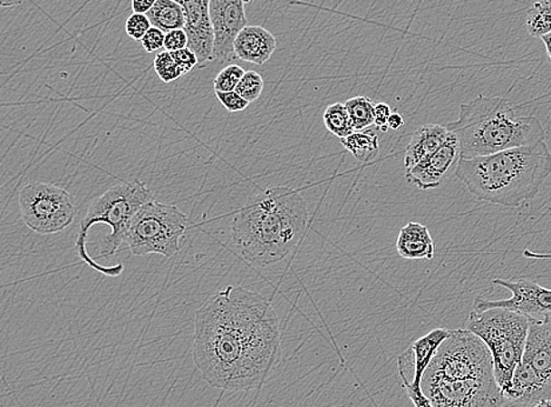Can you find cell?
I'll return each mask as SVG.
<instances>
[{
	"label": "cell",
	"mask_w": 551,
	"mask_h": 407,
	"mask_svg": "<svg viewBox=\"0 0 551 407\" xmlns=\"http://www.w3.org/2000/svg\"><path fill=\"white\" fill-rule=\"evenodd\" d=\"M450 330L438 327L411 344V349L398 359L399 373H413L408 382L401 379L403 389L415 407H434L422 390L423 375L435 357L436 351L450 337Z\"/></svg>",
	"instance_id": "cell-13"
},
{
	"label": "cell",
	"mask_w": 551,
	"mask_h": 407,
	"mask_svg": "<svg viewBox=\"0 0 551 407\" xmlns=\"http://www.w3.org/2000/svg\"><path fill=\"white\" fill-rule=\"evenodd\" d=\"M523 256L537 260H551V254H537L526 248ZM494 284L511 292L508 299L488 300L478 297L474 302L475 311L490 307H503L527 315L531 319H542L551 315V288L538 286L526 278L517 280L494 279Z\"/></svg>",
	"instance_id": "cell-12"
},
{
	"label": "cell",
	"mask_w": 551,
	"mask_h": 407,
	"mask_svg": "<svg viewBox=\"0 0 551 407\" xmlns=\"http://www.w3.org/2000/svg\"><path fill=\"white\" fill-rule=\"evenodd\" d=\"M146 15L152 26L158 27L165 34L185 27L184 9L176 0H158L156 5Z\"/></svg>",
	"instance_id": "cell-20"
},
{
	"label": "cell",
	"mask_w": 551,
	"mask_h": 407,
	"mask_svg": "<svg viewBox=\"0 0 551 407\" xmlns=\"http://www.w3.org/2000/svg\"><path fill=\"white\" fill-rule=\"evenodd\" d=\"M154 70H156L158 77L164 82H176L182 77L179 66L169 51L157 54L154 59Z\"/></svg>",
	"instance_id": "cell-27"
},
{
	"label": "cell",
	"mask_w": 551,
	"mask_h": 407,
	"mask_svg": "<svg viewBox=\"0 0 551 407\" xmlns=\"http://www.w3.org/2000/svg\"><path fill=\"white\" fill-rule=\"evenodd\" d=\"M531 407H551L550 399H543V401L537 402L536 404L531 405Z\"/></svg>",
	"instance_id": "cell-38"
},
{
	"label": "cell",
	"mask_w": 551,
	"mask_h": 407,
	"mask_svg": "<svg viewBox=\"0 0 551 407\" xmlns=\"http://www.w3.org/2000/svg\"><path fill=\"white\" fill-rule=\"evenodd\" d=\"M165 33L156 26L150 27L148 34L141 39V45L146 50V53H157L165 45Z\"/></svg>",
	"instance_id": "cell-31"
},
{
	"label": "cell",
	"mask_w": 551,
	"mask_h": 407,
	"mask_svg": "<svg viewBox=\"0 0 551 407\" xmlns=\"http://www.w3.org/2000/svg\"><path fill=\"white\" fill-rule=\"evenodd\" d=\"M172 53L174 61L177 62L178 66H179L182 76L191 73L194 67L199 65V59H198L197 54L194 53L189 47H186L184 50L176 51V53Z\"/></svg>",
	"instance_id": "cell-30"
},
{
	"label": "cell",
	"mask_w": 551,
	"mask_h": 407,
	"mask_svg": "<svg viewBox=\"0 0 551 407\" xmlns=\"http://www.w3.org/2000/svg\"><path fill=\"white\" fill-rule=\"evenodd\" d=\"M126 34L133 41L141 42L144 35L152 27V24L148 17V15L132 14L126 21Z\"/></svg>",
	"instance_id": "cell-28"
},
{
	"label": "cell",
	"mask_w": 551,
	"mask_h": 407,
	"mask_svg": "<svg viewBox=\"0 0 551 407\" xmlns=\"http://www.w3.org/2000/svg\"><path fill=\"white\" fill-rule=\"evenodd\" d=\"M265 86L264 78L256 71H246L244 77L241 78L237 86V92L249 102L259 100Z\"/></svg>",
	"instance_id": "cell-25"
},
{
	"label": "cell",
	"mask_w": 551,
	"mask_h": 407,
	"mask_svg": "<svg viewBox=\"0 0 551 407\" xmlns=\"http://www.w3.org/2000/svg\"><path fill=\"white\" fill-rule=\"evenodd\" d=\"M422 390L434 407H503L497 379L423 378Z\"/></svg>",
	"instance_id": "cell-11"
},
{
	"label": "cell",
	"mask_w": 551,
	"mask_h": 407,
	"mask_svg": "<svg viewBox=\"0 0 551 407\" xmlns=\"http://www.w3.org/2000/svg\"><path fill=\"white\" fill-rule=\"evenodd\" d=\"M404 125V121L401 114L394 112L391 114L390 120H388V128L391 130H400Z\"/></svg>",
	"instance_id": "cell-35"
},
{
	"label": "cell",
	"mask_w": 551,
	"mask_h": 407,
	"mask_svg": "<svg viewBox=\"0 0 551 407\" xmlns=\"http://www.w3.org/2000/svg\"><path fill=\"white\" fill-rule=\"evenodd\" d=\"M423 378H495L493 357L486 343L473 332L450 330Z\"/></svg>",
	"instance_id": "cell-9"
},
{
	"label": "cell",
	"mask_w": 551,
	"mask_h": 407,
	"mask_svg": "<svg viewBox=\"0 0 551 407\" xmlns=\"http://www.w3.org/2000/svg\"><path fill=\"white\" fill-rule=\"evenodd\" d=\"M461 160V146L459 138L450 131L445 143L434 153L423 158L410 170H406V180L411 187L430 189L441 187L445 178Z\"/></svg>",
	"instance_id": "cell-15"
},
{
	"label": "cell",
	"mask_w": 551,
	"mask_h": 407,
	"mask_svg": "<svg viewBox=\"0 0 551 407\" xmlns=\"http://www.w3.org/2000/svg\"><path fill=\"white\" fill-rule=\"evenodd\" d=\"M24 0H0V5L3 7H14L22 5Z\"/></svg>",
	"instance_id": "cell-37"
},
{
	"label": "cell",
	"mask_w": 551,
	"mask_h": 407,
	"mask_svg": "<svg viewBox=\"0 0 551 407\" xmlns=\"http://www.w3.org/2000/svg\"><path fill=\"white\" fill-rule=\"evenodd\" d=\"M396 251L403 259L431 260L436 254V245L426 225L410 221L399 232Z\"/></svg>",
	"instance_id": "cell-18"
},
{
	"label": "cell",
	"mask_w": 551,
	"mask_h": 407,
	"mask_svg": "<svg viewBox=\"0 0 551 407\" xmlns=\"http://www.w3.org/2000/svg\"><path fill=\"white\" fill-rule=\"evenodd\" d=\"M307 223L306 203L296 189H267L248 199L234 216V247L256 266L279 263L295 251Z\"/></svg>",
	"instance_id": "cell-2"
},
{
	"label": "cell",
	"mask_w": 551,
	"mask_h": 407,
	"mask_svg": "<svg viewBox=\"0 0 551 407\" xmlns=\"http://www.w3.org/2000/svg\"><path fill=\"white\" fill-rule=\"evenodd\" d=\"M392 114L391 106L386 104V102H378L375 104V125L378 126L382 132H387L390 128H388V120H390Z\"/></svg>",
	"instance_id": "cell-33"
},
{
	"label": "cell",
	"mask_w": 551,
	"mask_h": 407,
	"mask_svg": "<svg viewBox=\"0 0 551 407\" xmlns=\"http://www.w3.org/2000/svg\"><path fill=\"white\" fill-rule=\"evenodd\" d=\"M551 175V151L546 141L489 156L461 158L455 176L479 201L519 208L537 195Z\"/></svg>",
	"instance_id": "cell-3"
},
{
	"label": "cell",
	"mask_w": 551,
	"mask_h": 407,
	"mask_svg": "<svg viewBox=\"0 0 551 407\" xmlns=\"http://www.w3.org/2000/svg\"><path fill=\"white\" fill-rule=\"evenodd\" d=\"M158 0H130L133 14L146 15L156 5Z\"/></svg>",
	"instance_id": "cell-34"
},
{
	"label": "cell",
	"mask_w": 551,
	"mask_h": 407,
	"mask_svg": "<svg viewBox=\"0 0 551 407\" xmlns=\"http://www.w3.org/2000/svg\"><path fill=\"white\" fill-rule=\"evenodd\" d=\"M165 50L169 53H176L188 47V34L184 29L173 30L165 35Z\"/></svg>",
	"instance_id": "cell-32"
},
{
	"label": "cell",
	"mask_w": 551,
	"mask_h": 407,
	"mask_svg": "<svg viewBox=\"0 0 551 407\" xmlns=\"http://www.w3.org/2000/svg\"><path fill=\"white\" fill-rule=\"evenodd\" d=\"M246 71L239 65L231 64L226 66L214 79V91L216 92H231V91H236Z\"/></svg>",
	"instance_id": "cell-26"
},
{
	"label": "cell",
	"mask_w": 551,
	"mask_h": 407,
	"mask_svg": "<svg viewBox=\"0 0 551 407\" xmlns=\"http://www.w3.org/2000/svg\"><path fill=\"white\" fill-rule=\"evenodd\" d=\"M19 211L26 227L38 235L66 230L75 218V200L66 189L31 181L19 192Z\"/></svg>",
	"instance_id": "cell-10"
},
{
	"label": "cell",
	"mask_w": 551,
	"mask_h": 407,
	"mask_svg": "<svg viewBox=\"0 0 551 407\" xmlns=\"http://www.w3.org/2000/svg\"><path fill=\"white\" fill-rule=\"evenodd\" d=\"M154 200L152 191L144 181L133 179L114 185L107 189L104 195L91 201L86 215L79 225V231L75 236V251L82 262L99 274L107 276H118L124 271V265L116 266H104L98 264L87 252V235L90 228L97 224L109 225L111 233L102 240L98 250L99 258H110L116 256L122 245H125L126 233L129 231L130 221L136 213L145 204Z\"/></svg>",
	"instance_id": "cell-5"
},
{
	"label": "cell",
	"mask_w": 551,
	"mask_h": 407,
	"mask_svg": "<svg viewBox=\"0 0 551 407\" xmlns=\"http://www.w3.org/2000/svg\"><path fill=\"white\" fill-rule=\"evenodd\" d=\"M218 101L224 106L228 112H241L248 108L251 102L241 97L237 91H231V92H216Z\"/></svg>",
	"instance_id": "cell-29"
},
{
	"label": "cell",
	"mask_w": 551,
	"mask_h": 407,
	"mask_svg": "<svg viewBox=\"0 0 551 407\" xmlns=\"http://www.w3.org/2000/svg\"><path fill=\"white\" fill-rule=\"evenodd\" d=\"M503 396L515 404L551 401V315L531 319L525 354Z\"/></svg>",
	"instance_id": "cell-8"
},
{
	"label": "cell",
	"mask_w": 551,
	"mask_h": 407,
	"mask_svg": "<svg viewBox=\"0 0 551 407\" xmlns=\"http://www.w3.org/2000/svg\"><path fill=\"white\" fill-rule=\"evenodd\" d=\"M340 141L361 163H370L380 152L379 138L372 130L353 132Z\"/></svg>",
	"instance_id": "cell-21"
},
{
	"label": "cell",
	"mask_w": 551,
	"mask_h": 407,
	"mask_svg": "<svg viewBox=\"0 0 551 407\" xmlns=\"http://www.w3.org/2000/svg\"><path fill=\"white\" fill-rule=\"evenodd\" d=\"M324 124L329 132L343 140L354 131L350 113L343 102L327 106L324 113Z\"/></svg>",
	"instance_id": "cell-22"
},
{
	"label": "cell",
	"mask_w": 551,
	"mask_h": 407,
	"mask_svg": "<svg viewBox=\"0 0 551 407\" xmlns=\"http://www.w3.org/2000/svg\"><path fill=\"white\" fill-rule=\"evenodd\" d=\"M526 27L531 37L535 38L551 33V0L533 4L527 12Z\"/></svg>",
	"instance_id": "cell-23"
},
{
	"label": "cell",
	"mask_w": 551,
	"mask_h": 407,
	"mask_svg": "<svg viewBox=\"0 0 551 407\" xmlns=\"http://www.w3.org/2000/svg\"><path fill=\"white\" fill-rule=\"evenodd\" d=\"M447 129L459 138L461 158L489 156L506 150L546 140L542 122L535 116H522L507 98L486 97L459 106V120Z\"/></svg>",
	"instance_id": "cell-4"
},
{
	"label": "cell",
	"mask_w": 551,
	"mask_h": 407,
	"mask_svg": "<svg viewBox=\"0 0 551 407\" xmlns=\"http://www.w3.org/2000/svg\"><path fill=\"white\" fill-rule=\"evenodd\" d=\"M531 318L503 307L471 311L466 329L486 343L494 362V373L505 393L521 363L528 339Z\"/></svg>",
	"instance_id": "cell-6"
},
{
	"label": "cell",
	"mask_w": 551,
	"mask_h": 407,
	"mask_svg": "<svg viewBox=\"0 0 551 407\" xmlns=\"http://www.w3.org/2000/svg\"><path fill=\"white\" fill-rule=\"evenodd\" d=\"M350 113L354 131H363L375 124V104L371 98L359 96L344 102Z\"/></svg>",
	"instance_id": "cell-24"
},
{
	"label": "cell",
	"mask_w": 551,
	"mask_h": 407,
	"mask_svg": "<svg viewBox=\"0 0 551 407\" xmlns=\"http://www.w3.org/2000/svg\"><path fill=\"white\" fill-rule=\"evenodd\" d=\"M280 345L279 317L257 292L227 286L197 311L193 361L214 389L259 390L275 369Z\"/></svg>",
	"instance_id": "cell-1"
},
{
	"label": "cell",
	"mask_w": 551,
	"mask_h": 407,
	"mask_svg": "<svg viewBox=\"0 0 551 407\" xmlns=\"http://www.w3.org/2000/svg\"><path fill=\"white\" fill-rule=\"evenodd\" d=\"M251 2H252V0H245L246 4H248V3H251Z\"/></svg>",
	"instance_id": "cell-39"
},
{
	"label": "cell",
	"mask_w": 551,
	"mask_h": 407,
	"mask_svg": "<svg viewBox=\"0 0 551 407\" xmlns=\"http://www.w3.org/2000/svg\"><path fill=\"white\" fill-rule=\"evenodd\" d=\"M276 50L275 34L259 25H247L234 43L237 57L251 64L264 65Z\"/></svg>",
	"instance_id": "cell-17"
},
{
	"label": "cell",
	"mask_w": 551,
	"mask_h": 407,
	"mask_svg": "<svg viewBox=\"0 0 551 407\" xmlns=\"http://www.w3.org/2000/svg\"><path fill=\"white\" fill-rule=\"evenodd\" d=\"M542 42L545 43L546 54H548L549 61L551 62V33L541 37Z\"/></svg>",
	"instance_id": "cell-36"
},
{
	"label": "cell",
	"mask_w": 551,
	"mask_h": 407,
	"mask_svg": "<svg viewBox=\"0 0 551 407\" xmlns=\"http://www.w3.org/2000/svg\"><path fill=\"white\" fill-rule=\"evenodd\" d=\"M448 136H450V130L447 129V126L438 124L420 126L407 146L404 168L410 170L423 158L434 153L436 150L440 149V146L445 143Z\"/></svg>",
	"instance_id": "cell-19"
},
{
	"label": "cell",
	"mask_w": 551,
	"mask_h": 407,
	"mask_svg": "<svg viewBox=\"0 0 551 407\" xmlns=\"http://www.w3.org/2000/svg\"><path fill=\"white\" fill-rule=\"evenodd\" d=\"M184 9L185 27L188 47L199 59L200 69L211 64L213 59L214 33L209 15L211 0H176Z\"/></svg>",
	"instance_id": "cell-16"
},
{
	"label": "cell",
	"mask_w": 551,
	"mask_h": 407,
	"mask_svg": "<svg viewBox=\"0 0 551 407\" xmlns=\"http://www.w3.org/2000/svg\"><path fill=\"white\" fill-rule=\"evenodd\" d=\"M188 228V216L176 205L150 200L130 221L125 245L134 256L160 255L172 258L180 251Z\"/></svg>",
	"instance_id": "cell-7"
},
{
	"label": "cell",
	"mask_w": 551,
	"mask_h": 407,
	"mask_svg": "<svg viewBox=\"0 0 551 407\" xmlns=\"http://www.w3.org/2000/svg\"><path fill=\"white\" fill-rule=\"evenodd\" d=\"M245 0H211L209 15L214 33L213 59L218 64L236 61L234 43L248 25Z\"/></svg>",
	"instance_id": "cell-14"
}]
</instances>
